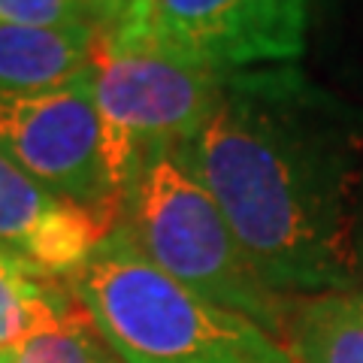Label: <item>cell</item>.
I'll use <instances>...</instances> for the list:
<instances>
[{"mask_svg": "<svg viewBox=\"0 0 363 363\" xmlns=\"http://www.w3.org/2000/svg\"><path fill=\"white\" fill-rule=\"evenodd\" d=\"M100 342L104 339L94 318L79 303L67 279H52L30 330L13 354L18 363H91Z\"/></svg>", "mask_w": 363, "mask_h": 363, "instance_id": "cell-10", "label": "cell"}, {"mask_svg": "<svg viewBox=\"0 0 363 363\" xmlns=\"http://www.w3.org/2000/svg\"><path fill=\"white\" fill-rule=\"evenodd\" d=\"M94 25H0V91H49L91 73Z\"/></svg>", "mask_w": 363, "mask_h": 363, "instance_id": "cell-8", "label": "cell"}, {"mask_svg": "<svg viewBox=\"0 0 363 363\" xmlns=\"http://www.w3.org/2000/svg\"><path fill=\"white\" fill-rule=\"evenodd\" d=\"M281 342L294 363H363V288L294 297Z\"/></svg>", "mask_w": 363, "mask_h": 363, "instance_id": "cell-9", "label": "cell"}, {"mask_svg": "<svg viewBox=\"0 0 363 363\" xmlns=\"http://www.w3.org/2000/svg\"><path fill=\"white\" fill-rule=\"evenodd\" d=\"M0 363H18L13 351H0Z\"/></svg>", "mask_w": 363, "mask_h": 363, "instance_id": "cell-15", "label": "cell"}, {"mask_svg": "<svg viewBox=\"0 0 363 363\" xmlns=\"http://www.w3.org/2000/svg\"><path fill=\"white\" fill-rule=\"evenodd\" d=\"M0 152L55 197L118 215L91 73L49 91H0Z\"/></svg>", "mask_w": 363, "mask_h": 363, "instance_id": "cell-6", "label": "cell"}, {"mask_svg": "<svg viewBox=\"0 0 363 363\" xmlns=\"http://www.w3.org/2000/svg\"><path fill=\"white\" fill-rule=\"evenodd\" d=\"M116 230L179 285L255 321L281 342L294 297L272 291L255 269L182 145L157 149L136 167L118 200Z\"/></svg>", "mask_w": 363, "mask_h": 363, "instance_id": "cell-3", "label": "cell"}, {"mask_svg": "<svg viewBox=\"0 0 363 363\" xmlns=\"http://www.w3.org/2000/svg\"><path fill=\"white\" fill-rule=\"evenodd\" d=\"M52 279L37 276L16 255L0 248V351H13L30 330Z\"/></svg>", "mask_w": 363, "mask_h": 363, "instance_id": "cell-11", "label": "cell"}, {"mask_svg": "<svg viewBox=\"0 0 363 363\" xmlns=\"http://www.w3.org/2000/svg\"><path fill=\"white\" fill-rule=\"evenodd\" d=\"M118 215L55 197L0 152V248L37 276L70 279L116 230Z\"/></svg>", "mask_w": 363, "mask_h": 363, "instance_id": "cell-7", "label": "cell"}, {"mask_svg": "<svg viewBox=\"0 0 363 363\" xmlns=\"http://www.w3.org/2000/svg\"><path fill=\"white\" fill-rule=\"evenodd\" d=\"M67 285L124 363H294L276 336L179 285L121 230Z\"/></svg>", "mask_w": 363, "mask_h": 363, "instance_id": "cell-2", "label": "cell"}, {"mask_svg": "<svg viewBox=\"0 0 363 363\" xmlns=\"http://www.w3.org/2000/svg\"><path fill=\"white\" fill-rule=\"evenodd\" d=\"M91 64L106 179L121 200L136 167L152 152L185 145L197 133L218 104L227 73L161 52L121 49L97 25Z\"/></svg>", "mask_w": 363, "mask_h": 363, "instance_id": "cell-4", "label": "cell"}, {"mask_svg": "<svg viewBox=\"0 0 363 363\" xmlns=\"http://www.w3.org/2000/svg\"><path fill=\"white\" fill-rule=\"evenodd\" d=\"M91 363H124V360H121L106 342H100V348L94 351V360H91Z\"/></svg>", "mask_w": 363, "mask_h": 363, "instance_id": "cell-14", "label": "cell"}, {"mask_svg": "<svg viewBox=\"0 0 363 363\" xmlns=\"http://www.w3.org/2000/svg\"><path fill=\"white\" fill-rule=\"evenodd\" d=\"M363 112L294 64L233 70L182 155L264 281L306 297L357 288L351 182Z\"/></svg>", "mask_w": 363, "mask_h": 363, "instance_id": "cell-1", "label": "cell"}, {"mask_svg": "<svg viewBox=\"0 0 363 363\" xmlns=\"http://www.w3.org/2000/svg\"><path fill=\"white\" fill-rule=\"evenodd\" d=\"M97 25L91 0H0V25Z\"/></svg>", "mask_w": 363, "mask_h": 363, "instance_id": "cell-12", "label": "cell"}, {"mask_svg": "<svg viewBox=\"0 0 363 363\" xmlns=\"http://www.w3.org/2000/svg\"><path fill=\"white\" fill-rule=\"evenodd\" d=\"M91 4H94V9H97V21H104L109 13H116L121 4H128V0H91Z\"/></svg>", "mask_w": 363, "mask_h": 363, "instance_id": "cell-13", "label": "cell"}, {"mask_svg": "<svg viewBox=\"0 0 363 363\" xmlns=\"http://www.w3.org/2000/svg\"><path fill=\"white\" fill-rule=\"evenodd\" d=\"M309 0H128L97 30L121 49L161 52L218 73L294 64Z\"/></svg>", "mask_w": 363, "mask_h": 363, "instance_id": "cell-5", "label": "cell"}]
</instances>
